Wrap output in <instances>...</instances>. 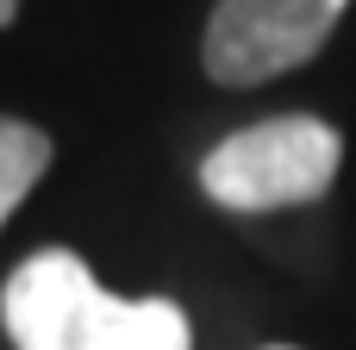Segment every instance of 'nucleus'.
I'll return each mask as SVG.
<instances>
[{
  "label": "nucleus",
  "mask_w": 356,
  "mask_h": 350,
  "mask_svg": "<svg viewBox=\"0 0 356 350\" xmlns=\"http://www.w3.org/2000/svg\"><path fill=\"white\" fill-rule=\"evenodd\" d=\"M0 319L19 350H194L175 301H119L75 250L25 257L0 288Z\"/></svg>",
  "instance_id": "obj_1"
},
{
  "label": "nucleus",
  "mask_w": 356,
  "mask_h": 350,
  "mask_svg": "<svg viewBox=\"0 0 356 350\" xmlns=\"http://www.w3.org/2000/svg\"><path fill=\"white\" fill-rule=\"evenodd\" d=\"M19 19V0H0V25H13Z\"/></svg>",
  "instance_id": "obj_5"
},
{
  "label": "nucleus",
  "mask_w": 356,
  "mask_h": 350,
  "mask_svg": "<svg viewBox=\"0 0 356 350\" xmlns=\"http://www.w3.org/2000/svg\"><path fill=\"white\" fill-rule=\"evenodd\" d=\"M338 163H344V138L325 119L282 113L213 144L200 163V188L232 213H275V207L319 200L338 182Z\"/></svg>",
  "instance_id": "obj_2"
},
{
  "label": "nucleus",
  "mask_w": 356,
  "mask_h": 350,
  "mask_svg": "<svg viewBox=\"0 0 356 350\" xmlns=\"http://www.w3.org/2000/svg\"><path fill=\"white\" fill-rule=\"evenodd\" d=\"M350 0H219L207 19V75L225 88L275 81L313 63Z\"/></svg>",
  "instance_id": "obj_3"
},
{
  "label": "nucleus",
  "mask_w": 356,
  "mask_h": 350,
  "mask_svg": "<svg viewBox=\"0 0 356 350\" xmlns=\"http://www.w3.org/2000/svg\"><path fill=\"white\" fill-rule=\"evenodd\" d=\"M44 169H50V138L38 125H25V119H0V225L38 188Z\"/></svg>",
  "instance_id": "obj_4"
}]
</instances>
